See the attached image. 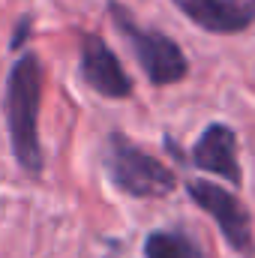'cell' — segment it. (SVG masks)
Instances as JSON below:
<instances>
[{
	"label": "cell",
	"instance_id": "obj_1",
	"mask_svg": "<svg viewBox=\"0 0 255 258\" xmlns=\"http://www.w3.org/2000/svg\"><path fill=\"white\" fill-rule=\"evenodd\" d=\"M45 72L36 51H21L9 66L6 87H3V117L9 132V147L15 165L27 177H42L45 153L39 141V108H42V87Z\"/></svg>",
	"mask_w": 255,
	"mask_h": 258
},
{
	"label": "cell",
	"instance_id": "obj_2",
	"mask_svg": "<svg viewBox=\"0 0 255 258\" xmlns=\"http://www.w3.org/2000/svg\"><path fill=\"white\" fill-rule=\"evenodd\" d=\"M102 168H105V174L117 192L138 198V201L168 198L177 189V174L162 159H156L153 153L138 147L120 129H111L105 138Z\"/></svg>",
	"mask_w": 255,
	"mask_h": 258
},
{
	"label": "cell",
	"instance_id": "obj_3",
	"mask_svg": "<svg viewBox=\"0 0 255 258\" xmlns=\"http://www.w3.org/2000/svg\"><path fill=\"white\" fill-rule=\"evenodd\" d=\"M105 9H108V18H111L114 30L123 36L132 57L138 60V66L144 69V78L153 87L180 84L189 75V60H186L183 48L168 33H162L159 27L141 24L132 15V9H126L120 0H108Z\"/></svg>",
	"mask_w": 255,
	"mask_h": 258
},
{
	"label": "cell",
	"instance_id": "obj_4",
	"mask_svg": "<svg viewBox=\"0 0 255 258\" xmlns=\"http://www.w3.org/2000/svg\"><path fill=\"white\" fill-rule=\"evenodd\" d=\"M183 189L189 195V201L207 213L219 234L225 237V243L237 252L240 258H255V234H252V213L249 207L219 183L213 180H204V177H189L183 183Z\"/></svg>",
	"mask_w": 255,
	"mask_h": 258
},
{
	"label": "cell",
	"instance_id": "obj_5",
	"mask_svg": "<svg viewBox=\"0 0 255 258\" xmlns=\"http://www.w3.org/2000/svg\"><path fill=\"white\" fill-rule=\"evenodd\" d=\"M78 78L105 99H129L135 84L114 48L93 30L78 36Z\"/></svg>",
	"mask_w": 255,
	"mask_h": 258
},
{
	"label": "cell",
	"instance_id": "obj_6",
	"mask_svg": "<svg viewBox=\"0 0 255 258\" xmlns=\"http://www.w3.org/2000/svg\"><path fill=\"white\" fill-rule=\"evenodd\" d=\"M186 162L195 171L222 177L231 186L243 183V168H240V159H237V132L222 120H213V123H207L201 129Z\"/></svg>",
	"mask_w": 255,
	"mask_h": 258
},
{
	"label": "cell",
	"instance_id": "obj_7",
	"mask_svg": "<svg viewBox=\"0 0 255 258\" xmlns=\"http://www.w3.org/2000/svg\"><path fill=\"white\" fill-rule=\"evenodd\" d=\"M183 18L216 36H237L255 27V0H171Z\"/></svg>",
	"mask_w": 255,
	"mask_h": 258
},
{
	"label": "cell",
	"instance_id": "obj_8",
	"mask_svg": "<svg viewBox=\"0 0 255 258\" xmlns=\"http://www.w3.org/2000/svg\"><path fill=\"white\" fill-rule=\"evenodd\" d=\"M144 258H207V252L183 228H153L144 237Z\"/></svg>",
	"mask_w": 255,
	"mask_h": 258
},
{
	"label": "cell",
	"instance_id": "obj_9",
	"mask_svg": "<svg viewBox=\"0 0 255 258\" xmlns=\"http://www.w3.org/2000/svg\"><path fill=\"white\" fill-rule=\"evenodd\" d=\"M33 33V15L30 12H21L12 24V36H9V51H24L27 39Z\"/></svg>",
	"mask_w": 255,
	"mask_h": 258
}]
</instances>
